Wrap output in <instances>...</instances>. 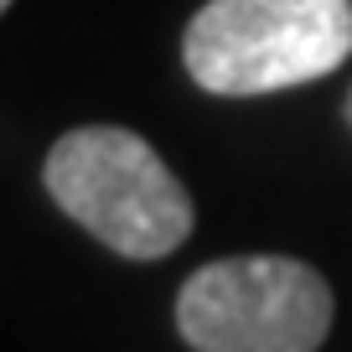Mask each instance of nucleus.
I'll return each instance as SVG.
<instances>
[{
	"mask_svg": "<svg viewBox=\"0 0 352 352\" xmlns=\"http://www.w3.org/2000/svg\"><path fill=\"white\" fill-rule=\"evenodd\" d=\"M42 182L78 228L124 259H166L197 223L187 187L155 155V145L120 124L67 130L47 151Z\"/></svg>",
	"mask_w": 352,
	"mask_h": 352,
	"instance_id": "f257e3e1",
	"label": "nucleus"
},
{
	"mask_svg": "<svg viewBox=\"0 0 352 352\" xmlns=\"http://www.w3.org/2000/svg\"><path fill=\"white\" fill-rule=\"evenodd\" d=\"M347 52L352 0H208L182 36L187 73L223 99L316 83Z\"/></svg>",
	"mask_w": 352,
	"mask_h": 352,
	"instance_id": "f03ea898",
	"label": "nucleus"
},
{
	"mask_svg": "<svg viewBox=\"0 0 352 352\" xmlns=\"http://www.w3.org/2000/svg\"><path fill=\"white\" fill-rule=\"evenodd\" d=\"M176 327L192 352H316L331 331V285L285 254L212 259L182 285Z\"/></svg>",
	"mask_w": 352,
	"mask_h": 352,
	"instance_id": "7ed1b4c3",
	"label": "nucleus"
},
{
	"mask_svg": "<svg viewBox=\"0 0 352 352\" xmlns=\"http://www.w3.org/2000/svg\"><path fill=\"white\" fill-rule=\"evenodd\" d=\"M347 124H352V94H347Z\"/></svg>",
	"mask_w": 352,
	"mask_h": 352,
	"instance_id": "20e7f679",
	"label": "nucleus"
},
{
	"mask_svg": "<svg viewBox=\"0 0 352 352\" xmlns=\"http://www.w3.org/2000/svg\"><path fill=\"white\" fill-rule=\"evenodd\" d=\"M6 6H11V0H0V11H6Z\"/></svg>",
	"mask_w": 352,
	"mask_h": 352,
	"instance_id": "39448f33",
	"label": "nucleus"
}]
</instances>
